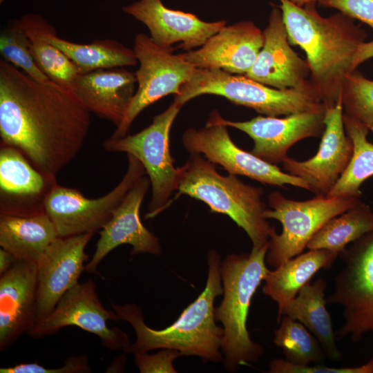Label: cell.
<instances>
[{
	"mask_svg": "<svg viewBox=\"0 0 373 373\" xmlns=\"http://www.w3.org/2000/svg\"><path fill=\"white\" fill-rule=\"evenodd\" d=\"M19 21L29 39L30 52L40 69L51 81L71 88L80 71L66 55L44 37L54 26L38 14H26Z\"/></svg>",
	"mask_w": 373,
	"mask_h": 373,
	"instance_id": "4316f807",
	"label": "cell"
},
{
	"mask_svg": "<svg viewBox=\"0 0 373 373\" xmlns=\"http://www.w3.org/2000/svg\"><path fill=\"white\" fill-rule=\"evenodd\" d=\"M136 84L135 73L117 67L80 73L71 88L90 113L117 127L136 92Z\"/></svg>",
	"mask_w": 373,
	"mask_h": 373,
	"instance_id": "7402d4cb",
	"label": "cell"
},
{
	"mask_svg": "<svg viewBox=\"0 0 373 373\" xmlns=\"http://www.w3.org/2000/svg\"><path fill=\"white\" fill-rule=\"evenodd\" d=\"M181 108L173 102L140 132L117 139L109 137L102 144L106 151L132 155L143 165L152 189L146 218H152L166 208L176 191L178 168L173 166L169 138L171 128Z\"/></svg>",
	"mask_w": 373,
	"mask_h": 373,
	"instance_id": "9c48e42d",
	"label": "cell"
},
{
	"mask_svg": "<svg viewBox=\"0 0 373 373\" xmlns=\"http://www.w3.org/2000/svg\"><path fill=\"white\" fill-rule=\"evenodd\" d=\"M90 126V112L71 88L1 59V144L20 150L50 182L77 156Z\"/></svg>",
	"mask_w": 373,
	"mask_h": 373,
	"instance_id": "6da1fadb",
	"label": "cell"
},
{
	"mask_svg": "<svg viewBox=\"0 0 373 373\" xmlns=\"http://www.w3.org/2000/svg\"><path fill=\"white\" fill-rule=\"evenodd\" d=\"M319 5L334 8L373 30V0H322Z\"/></svg>",
	"mask_w": 373,
	"mask_h": 373,
	"instance_id": "8d00e7d4",
	"label": "cell"
},
{
	"mask_svg": "<svg viewBox=\"0 0 373 373\" xmlns=\"http://www.w3.org/2000/svg\"><path fill=\"white\" fill-rule=\"evenodd\" d=\"M150 184L149 177L143 175L128 191L111 219L99 232L95 251L85 267L86 271L95 272L104 257L124 244L132 246L131 254H161L158 238L144 226L140 217V207Z\"/></svg>",
	"mask_w": 373,
	"mask_h": 373,
	"instance_id": "d6986e66",
	"label": "cell"
},
{
	"mask_svg": "<svg viewBox=\"0 0 373 373\" xmlns=\"http://www.w3.org/2000/svg\"><path fill=\"white\" fill-rule=\"evenodd\" d=\"M262 32V46L245 75L278 89L297 88L309 84L307 61L291 48L279 6L271 4L268 24Z\"/></svg>",
	"mask_w": 373,
	"mask_h": 373,
	"instance_id": "e0dca14e",
	"label": "cell"
},
{
	"mask_svg": "<svg viewBox=\"0 0 373 373\" xmlns=\"http://www.w3.org/2000/svg\"><path fill=\"white\" fill-rule=\"evenodd\" d=\"M109 320L119 321L113 309L103 306L94 282L89 279L67 291L50 314L37 322L28 334L39 338L52 335L63 327L77 326L98 336L107 349L126 352L131 345L127 334L118 327H109Z\"/></svg>",
	"mask_w": 373,
	"mask_h": 373,
	"instance_id": "4fadbf2b",
	"label": "cell"
},
{
	"mask_svg": "<svg viewBox=\"0 0 373 373\" xmlns=\"http://www.w3.org/2000/svg\"><path fill=\"white\" fill-rule=\"evenodd\" d=\"M338 256L327 249H309L301 253L275 269H269L263 280L262 292L277 303L279 313L317 271L332 267Z\"/></svg>",
	"mask_w": 373,
	"mask_h": 373,
	"instance_id": "d4e9b609",
	"label": "cell"
},
{
	"mask_svg": "<svg viewBox=\"0 0 373 373\" xmlns=\"http://www.w3.org/2000/svg\"><path fill=\"white\" fill-rule=\"evenodd\" d=\"M227 127L209 117L204 127L186 129L182 134V142L189 153L203 154L229 174L248 177L264 184L282 188L291 185L309 191L308 184L300 178L283 171L276 164L236 145Z\"/></svg>",
	"mask_w": 373,
	"mask_h": 373,
	"instance_id": "7c38bea8",
	"label": "cell"
},
{
	"mask_svg": "<svg viewBox=\"0 0 373 373\" xmlns=\"http://www.w3.org/2000/svg\"><path fill=\"white\" fill-rule=\"evenodd\" d=\"M87 355L70 356L64 365L57 368H48L37 362L19 363L14 366L0 368L1 373H87L91 372Z\"/></svg>",
	"mask_w": 373,
	"mask_h": 373,
	"instance_id": "e575fe53",
	"label": "cell"
},
{
	"mask_svg": "<svg viewBox=\"0 0 373 373\" xmlns=\"http://www.w3.org/2000/svg\"><path fill=\"white\" fill-rule=\"evenodd\" d=\"M347 135L353 144V154L345 171L326 196L361 197V186L373 176V144L367 136V126L358 119L343 113Z\"/></svg>",
	"mask_w": 373,
	"mask_h": 373,
	"instance_id": "83f0119b",
	"label": "cell"
},
{
	"mask_svg": "<svg viewBox=\"0 0 373 373\" xmlns=\"http://www.w3.org/2000/svg\"><path fill=\"white\" fill-rule=\"evenodd\" d=\"M205 94L223 97L235 104L270 117L326 109L311 80L300 88L278 89L245 75L207 68L195 69L191 78L181 86L180 94L174 96L173 102L182 107Z\"/></svg>",
	"mask_w": 373,
	"mask_h": 373,
	"instance_id": "8992f818",
	"label": "cell"
},
{
	"mask_svg": "<svg viewBox=\"0 0 373 373\" xmlns=\"http://www.w3.org/2000/svg\"><path fill=\"white\" fill-rule=\"evenodd\" d=\"M93 234L58 237L38 261L35 323L48 316L62 296L79 283L88 258L85 248Z\"/></svg>",
	"mask_w": 373,
	"mask_h": 373,
	"instance_id": "2e32d148",
	"label": "cell"
},
{
	"mask_svg": "<svg viewBox=\"0 0 373 373\" xmlns=\"http://www.w3.org/2000/svg\"><path fill=\"white\" fill-rule=\"evenodd\" d=\"M208 276L205 288L186 307L178 318L163 329H154L144 323L142 309L135 304L111 303L119 321L131 325L136 341L125 353H145L156 349H173L182 356H198L204 361H222L223 327L216 324L214 300L223 294L220 255L214 250L208 254Z\"/></svg>",
	"mask_w": 373,
	"mask_h": 373,
	"instance_id": "3957f363",
	"label": "cell"
},
{
	"mask_svg": "<svg viewBox=\"0 0 373 373\" xmlns=\"http://www.w3.org/2000/svg\"><path fill=\"white\" fill-rule=\"evenodd\" d=\"M37 263L17 260L0 275V350L9 348L36 322Z\"/></svg>",
	"mask_w": 373,
	"mask_h": 373,
	"instance_id": "44dd1931",
	"label": "cell"
},
{
	"mask_svg": "<svg viewBox=\"0 0 373 373\" xmlns=\"http://www.w3.org/2000/svg\"><path fill=\"white\" fill-rule=\"evenodd\" d=\"M326 288L327 283L322 278L313 284L307 283L278 313L277 323L283 316L299 321L317 338L326 356L338 361L343 353L337 345L332 321L326 308Z\"/></svg>",
	"mask_w": 373,
	"mask_h": 373,
	"instance_id": "603a6c76",
	"label": "cell"
},
{
	"mask_svg": "<svg viewBox=\"0 0 373 373\" xmlns=\"http://www.w3.org/2000/svg\"><path fill=\"white\" fill-rule=\"evenodd\" d=\"M0 52L3 59L21 69L33 79L48 82L49 77L40 69L30 50V41L19 19H14L0 35Z\"/></svg>",
	"mask_w": 373,
	"mask_h": 373,
	"instance_id": "1f68e13d",
	"label": "cell"
},
{
	"mask_svg": "<svg viewBox=\"0 0 373 373\" xmlns=\"http://www.w3.org/2000/svg\"><path fill=\"white\" fill-rule=\"evenodd\" d=\"M128 168L111 191L97 198L84 197L79 191L54 184L44 200L46 213L54 223L59 237H68L102 229L128 191L144 175L142 163L127 154Z\"/></svg>",
	"mask_w": 373,
	"mask_h": 373,
	"instance_id": "30bf717a",
	"label": "cell"
},
{
	"mask_svg": "<svg viewBox=\"0 0 373 373\" xmlns=\"http://www.w3.org/2000/svg\"><path fill=\"white\" fill-rule=\"evenodd\" d=\"M139 68L135 73L137 88L120 123L110 137L126 135L133 122L146 107L160 99L180 94L181 86L192 76L195 68L174 49L155 44L144 33L135 35L133 48Z\"/></svg>",
	"mask_w": 373,
	"mask_h": 373,
	"instance_id": "8fae6325",
	"label": "cell"
},
{
	"mask_svg": "<svg viewBox=\"0 0 373 373\" xmlns=\"http://www.w3.org/2000/svg\"><path fill=\"white\" fill-rule=\"evenodd\" d=\"M269 373H373V356L366 363L354 367H327L323 363L297 365L283 358L270 361Z\"/></svg>",
	"mask_w": 373,
	"mask_h": 373,
	"instance_id": "836d02e7",
	"label": "cell"
},
{
	"mask_svg": "<svg viewBox=\"0 0 373 373\" xmlns=\"http://www.w3.org/2000/svg\"><path fill=\"white\" fill-rule=\"evenodd\" d=\"M344 113L365 124L373 133V81L356 69L346 77L341 94Z\"/></svg>",
	"mask_w": 373,
	"mask_h": 373,
	"instance_id": "d6a6232c",
	"label": "cell"
},
{
	"mask_svg": "<svg viewBox=\"0 0 373 373\" xmlns=\"http://www.w3.org/2000/svg\"><path fill=\"white\" fill-rule=\"evenodd\" d=\"M17 261L10 252L1 247L0 249V275L8 270Z\"/></svg>",
	"mask_w": 373,
	"mask_h": 373,
	"instance_id": "f35d334b",
	"label": "cell"
},
{
	"mask_svg": "<svg viewBox=\"0 0 373 373\" xmlns=\"http://www.w3.org/2000/svg\"><path fill=\"white\" fill-rule=\"evenodd\" d=\"M178 195H187L207 204L211 212L228 216L247 234L252 247L260 248L276 232L263 213L264 190L242 182L236 175H222L215 164L199 153H189L178 168Z\"/></svg>",
	"mask_w": 373,
	"mask_h": 373,
	"instance_id": "277c9868",
	"label": "cell"
},
{
	"mask_svg": "<svg viewBox=\"0 0 373 373\" xmlns=\"http://www.w3.org/2000/svg\"><path fill=\"white\" fill-rule=\"evenodd\" d=\"M5 0H0V3H2Z\"/></svg>",
	"mask_w": 373,
	"mask_h": 373,
	"instance_id": "60d3db41",
	"label": "cell"
},
{
	"mask_svg": "<svg viewBox=\"0 0 373 373\" xmlns=\"http://www.w3.org/2000/svg\"><path fill=\"white\" fill-rule=\"evenodd\" d=\"M293 3L298 6H304L310 3H320L322 0H290Z\"/></svg>",
	"mask_w": 373,
	"mask_h": 373,
	"instance_id": "ab89813d",
	"label": "cell"
},
{
	"mask_svg": "<svg viewBox=\"0 0 373 373\" xmlns=\"http://www.w3.org/2000/svg\"><path fill=\"white\" fill-rule=\"evenodd\" d=\"M343 267L334 278L327 304L343 308V323L335 332L337 341H359L373 335V230L349 245L338 256Z\"/></svg>",
	"mask_w": 373,
	"mask_h": 373,
	"instance_id": "ba28073f",
	"label": "cell"
},
{
	"mask_svg": "<svg viewBox=\"0 0 373 373\" xmlns=\"http://www.w3.org/2000/svg\"><path fill=\"white\" fill-rule=\"evenodd\" d=\"M274 332V343L285 359L297 365L323 363L325 353L317 338L299 321L283 316Z\"/></svg>",
	"mask_w": 373,
	"mask_h": 373,
	"instance_id": "4dcf8cb0",
	"label": "cell"
},
{
	"mask_svg": "<svg viewBox=\"0 0 373 373\" xmlns=\"http://www.w3.org/2000/svg\"><path fill=\"white\" fill-rule=\"evenodd\" d=\"M291 44L303 50L310 70L309 79L326 108L341 102L347 76L355 70L354 55L365 42L366 32L351 17L338 12L323 17L316 3L298 6L278 0Z\"/></svg>",
	"mask_w": 373,
	"mask_h": 373,
	"instance_id": "7a4b0ae2",
	"label": "cell"
},
{
	"mask_svg": "<svg viewBox=\"0 0 373 373\" xmlns=\"http://www.w3.org/2000/svg\"><path fill=\"white\" fill-rule=\"evenodd\" d=\"M325 110L296 113L285 117L258 115L247 121L235 122L224 119L214 109L209 117L247 134L254 141L251 152L277 164L288 157L287 152L294 144L305 138L322 136Z\"/></svg>",
	"mask_w": 373,
	"mask_h": 373,
	"instance_id": "5bb4252c",
	"label": "cell"
},
{
	"mask_svg": "<svg viewBox=\"0 0 373 373\" xmlns=\"http://www.w3.org/2000/svg\"><path fill=\"white\" fill-rule=\"evenodd\" d=\"M122 9L144 24L153 41L165 48L174 49L178 43V48L187 51L198 48L227 24L225 20L208 22L193 13L170 9L161 0H137Z\"/></svg>",
	"mask_w": 373,
	"mask_h": 373,
	"instance_id": "ac0fdd59",
	"label": "cell"
},
{
	"mask_svg": "<svg viewBox=\"0 0 373 373\" xmlns=\"http://www.w3.org/2000/svg\"><path fill=\"white\" fill-rule=\"evenodd\" d=\"M325 130L318 150L312 157L298 161L287 157L283 166L287 173L299 177L315 195H327L347 167L353 144L343 123L342 102L326 108Z\"/></svg>",
	"mask_w": 373,
	"mask_h": 373,
	"instance_id": "9a60e30c",
	"label": "cell"
},
{
	"mask_svg": "<svg viewBox=\"0 0 373 373\" xmlns=\"http://www.w3.org/2000/svg\"><path fill=\"white\" fill-rule=\"evenodd\" d=\"M262 31L251 21L224 26L200 48L182 53L195 68L245 75L263 44Z\"/></svg>",
	"mask_w": 373,
	"mask_h": 373,
	"instance_id": "ffe728a7",
	"label": "cell"
},
{
	"mask_svg": "<svg viewBox=\"0 0 373 373\" xmlns=\"http://www.w3.org/2000/svg\"><path fill=\"white\" fill-rule=\"evenodd\" d=\"M18 149L3 145L0 150V189L1 197L17 198L39 197L50 182L35 170Z\"/></svg>",
	"mask_w": 373,
	"mask_h": 373,
	"instance_id": "f546056e",
	"label": "cell"
},
{
	"mask_svg": "<svg viewBox=\"0 0 373 373\" xmlns=\"http://www.w3.org/2000/svg\"><path fill=\"white\" fill-rule=\"evenodd\" d=\"M373 57V41L363 42L358 47L353 60L354 70L363 62Z\"/></svg>",
	"mask_w": 373,
	"mask_h": 373,
	"instance_id": "74e56055",
	"label": "cell"
},
{
	"mask_svg": "<svg viewBox=\"0 0 373 373\" xmlns=\"http://www.w3.org/2000/svg\"><path fill=\"white\" fill-rule=\"evenodd\" d=\"M134 359L141 373H175L177 371L173 365V361L181 353L173 349H164L154 354L145 353L135 354Z\"/></svg>",
	"mask_w": 373,
	"mask_h": 373,
	"instance_id": "d590c367",
	"label": "cell"
},
{
	"mask_svg": "<svg viewBox=\"0 0 373 373\" xmlns=\"http://www.w3.org/2000/svg\"><path fill=\"white\" fill-rule=\"evenodd\" d=\"M44 37L66 55L80 73L138 64L133 50L115 40L95 39L89 44H77L59 37L55 28L46 32Z\"/></svg>",
	"mask_w": 373,
	"mask_h": 373,
	"instance_id": "484cf974",
	"label": "cell"
},
{
	"mask_svg": "<svg viewBox=\"0 0 373 373\" xmlns=\"http://www.w3.org/2000/svg\"><path fill=\"white\" fill-rule=\"evenodd\" d=\"M268 248L269 242L260 248L252 247L248 254H229L221 263L224 296L214 316L222 324L221 349L230 372L257 362L264 352L262 345L250 338L247 322L251 299L269 271L265 263Z\"/></svg>",
	"mask_w": 373,
	"mask_h": 373,
	"instance_id": "5b68a950",
	"label": "cell"
},
{
	"mask_svg": "<svg viewBox=\"0 0 373 373\" xmlns=\"http://www.w3.org/2000/svg\"><path fill=\"white\" fill-rule=\"evenodd\" d=\"M361 201L354 197L316 195L296 201L285 197L279 191L268 195L270 209L263 216L274 219L282 224V231L269 240L266 262L274 268L303 253L314 235L329 220L346 211Z\"/></svg>",
	"mask_w": 373,
	"mask_h": 373,
	"instance_id": "52a82bcc",
	"label": "cell"
},
{
	"mask_svg": "<svg viewBox=\"0 0 373 373\" xmlns=\"http://www.w3.org/2000/svg\"><path fill=\"white\" fill-rule=\"evenodd\" d=\"M58 237L54 223L45 211L30 216H1L0 246L17 260L37 263Z\"/></svg>",
	"mask_w": 373,
	"mask_h": 373,
	"instance_id": "cb8c5ba5",
	"label": "cell"
},
{
	"mask_svg": "<svg viewBox=\"0 0 373 373\" xmlns=\"http://www.w3.org/2000/svg\"><path fill=\"white\" fill-rule=\"evenodd\" d=\"M373 230V211L358 202L326 222L311 238L309 249H327L338 254L349 245Z\"/></svg>",
	"mask_w": 373,
	"mask_h": 373,
	"instance_id": "f1b7e54d",
	"label": "cell"
}]
</instances>
